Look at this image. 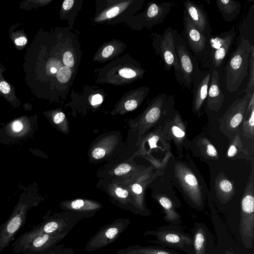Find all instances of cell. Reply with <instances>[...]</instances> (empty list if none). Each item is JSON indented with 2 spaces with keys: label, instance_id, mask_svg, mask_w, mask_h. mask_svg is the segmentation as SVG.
I'll return each mask as SVG.
<instances>
[{
  "label": "cell",
  "instance_id": "obj_14",
  "mask_svg": "<svg viewBox=\"0 0 254 254\" xmlns=\"http://www.w3.org/2000/svg\"><path fill=\"white\" fill-rule=\"evenodd\" d=\"M62 206L64 210L73 214L80 220L91 218L102 207L98 202L82 199L64 202Z\"/></svg>",
  "mask_w": 254,
  "mask_h": 254
},
{
  "label": "cell",
  "instance_id": "obj_1",
  "mask_svg": "<svg viewBox=\"0 0 254 254\" xmlns=\"http://www.w3.org/2000/svg\"><path fill=\"white\" fill-rule=\"evenodd\" d=\"M253 45L248 39L243 38L230 56L225 70L226 87L229 92H236L247 75Z\"/></svg>",
  "mask_w": 254,
  "mask_h": 254
},
{
  "label": "cell",
  "instance_id": "obj_30",
  "mask_svg": "<svg viewBox=\"0 0 254 254\" xmlns=\"http://www.w3.org/2000/svg\"><path fill=\"white\" fill-rule=\"evenodd\" d=\"M137 106V102L135 100H130L127 101L125 104V107L127 111H132Z\"/></svg>",
  "mask_w": 254,
  "mask_h": 254
},
{
  "label": "cell",
  "instance_id": "obj_26",
  "mask_svg": "<svg viewBox=\"0 0 254 254\" xmlns=\"http://www.w3.org/2000/svg\"><path fill=\"white\" fill-rule=\"evenodd\" d=\"M0 91L4 95H8L11 92L9 84L4 80H1L0 81Z\"/></svg>",
  "mask_w": 254,
  "mask_h": 254
},
{
  "label": "cell",
  "instance_id": "obj_27",
  "mask_svg": "<svg viewBox=\"0 0 254 254\" xmlns=\"http://www.w3.org/2000/svg\"><path fill=\"white\" fill-rule=\"evenodd\" d=\"M219 186L221 190L224 192H228L232 190V184L228 180L221 181Z\"/></svg>",
  "mask_w": 254,
  "mask_h": 254
},
{
  "label": "cell",
  "instance_id": "obj_40",
  "mask_svg": "<svg viewBox=\"0 0 254 254\" xmlns=\"http://www.w3.org/2000/svg\"><path fill=\"white\" fill-rule=\"evenodd\" d=\"M158 136H153L152 138H150L148 140L150 147L151 148H155L157 147L156 143L159 139Z\"/></svg>",
  "mask_w": 254,
  "mask_h": 254
},
{
  "label": "cell",
  "instance_id": "obj_6",
  "mask_svg": "<svg viewBox=\"0 0 254 254\" xmlns=\"http://www.w3.org/2000/svg\"><path fill=\"white\" fill-rule=\"evenodd\" d=\"M178 225L164 226L156 230H147L143 236H152L154 240L147 241L149 243L170 247L175 249H183L191 246L192 238L189 233L180 229Z\"/></svg>",
  "mask_w": 254,
  "mask_h": 254
},
{
  "label": "cell",
  "instance_id": "obj_17",
  "mask_svg": "<svg viewBox=\"0 0 254 254\" xmlns=\"http://www.w3.org/2000/svg\"><path fill=\"white\" fill-rule=\"evenodd\" d=\"M217 7L223 19L228 22L235 19L239 15L241 3L232 0H217Z\"/></svg>",
  "mask_w": 254,
  "mask_h": 254
},
{
  "label": "cell",
  "instance_id": "obj_8",
  "mask_svg": "<svg viewBox=\"0 0 254 254\" xmlns=\"http://www.w3.org/2000/svg\"><path fill=\"white\" fill-rule=\"evenodd\" d=\"M175 49L183 77V87L190 90L199 63L189 49L183 37L174 29Z\"/></svg>",
  "mask_w": 254,
  "mask_h": 254
},
{
  "label": "cell",
  "instance_id": "obj_11",
  "mask_svg": "<svg viewBox=\"0 0 254 254\" xmlns=\"http://www.w3.org/2000/svg\"><path fill=\"white\" fill-rule=\"evenodd\" d=\"M236 36L234 28L224 31L210 39L211 66L218 70L224 61Z\"/></svg>",
  "mask_w": 254,
  "mask_h": 254
},
{
  "label": "cell",
  "instance_id": "obj_34",
  "mask_svg": "<svg viewBox=\"0 0 254 254\" xmlns=\"http://www.w3.org/2000/svg\"><path fill=\"white\" fill-rule=\"evenodd\" d=\"M64 247V246L63 245H57L53 249L44 254H60Z\"/></svg>",
  "mask_w": 254,
  "mask_h": 254
},
{
  "label": "cell",
  "instance_id": "obj_12",
  "mask_svg": "<svg viewBox=\"0 0 254 254\" xmlns=\"http://www.w3.org/2000/svg\"><path fill=\"white\" fill-rule=\"evenodd\" d=\"M213 68L195 71L192 81L193 105L195 111H198L207 97Z\"/></svg>",
  "mask_w": 254,
  "mask_h": 254
},
{
  "label": "cell",
  "instance_id": "obj_9",
  "mask_svg": "<svg viewBox=\"0 0 254 254\" xmlns=\"http://www.w3.org/2000/svg\"><path fill=\"white\" fill-rule=\"evenodd\" d=\"M80 219L68 212L46 214L42 222L34 226L31 231L38 233L57 234L66 236Z\"/></svg>",
  "mask_w": 254,
  "mask_h": 254
},
{
  "label": "cell",
  "instance_id": "obj_37",
  "mask_svg": "<svg viewBox=\"0 0 254 254\" xmlns=\"http://www.w3.org/2000/svg\"><path fill=\"white\" fill-rule=\"evenodd\" d=\"M27 42V39L24 36H20L14 40L15 44L17 46H23Z\"/></svg>",
  "mask_w": 254,
  "mask_h": 254
},
{
  "label": "cell",
  "instance_id": "obj_25",
  "mask_svg": "<svg viewBox=\"0 0 254 254\" xmlns=\"http://www.w3.org/2000/svg\"><path fill=\"white\" fill-rule=\"evenodd\" d=\"M24 128L23 123L20 120L13 122L11 125V129L15 133L21 132Z\"/></svg>",
  "mask_w": 254,
  "mask_h": 254
},
{
  "label": "cell",
  "instance_id": "obj_46",
  "mask_svg": "<svg viewBox=\"0 0 254 254\" xmlns=\"http://www.w3.org/2000/svg\"><path fill=\"white\" fill-rule=\"evenodd\" d=\"M57 71V69L55 67H52L51 68V72L53 73H56Z\"/></svg>",
  "mask_w": 254,
  "mask_h": 254
},
{
  "label": "cell",
  "instance_id": "obj_42",
  "mask_svg": "<svg viewBox=\"0 0 254 254\" xmlns=\"http://www.w3.org/2000/svg\"><path fill=\"white\" fill-rule=\"evenodd\" d=\"M132 191L136 194H140L142 192V188L140 185L137 184H135L132 186Z\"/></svg>",
  "mask_w": 254,
  "mask_h": 254
},
{
  "label": "cell",
  "instance_id": "obj_28",
  "mask_svg": "<svg viewBox=\"0 0 254 254\" xmlns=\"http://www.w3.org/2000/svg\"><path fill=\"white\" fill-rule=\"evenodd\" d=\"M185 181L190 186L195 187L197 184L195 177L191 174H187L185 177Z\"/></svg>",
  "mask_w": 254,
  "mask_h": 254
},
{
  "label": "cell",
  "instance_id": "obj_7",
  "mask_svg": "<svg viewBox=\"0 0 254 254\" xmlns=\"http://www.w3.org/2000/svg\"><path fill=\"white\" fill-rule=\"evenodd\" d=\"M130 223L127 218H118L104 225L92 236L85 246V251L94 252L116 241Z\"/></svg>",
  "mask_w": 254,
  "mask_h": 254
},
{
  "label": "cell",
  "instance_id": "obj_18",
  "mask_svg": "<svg viewBox=\"0 0 254 254\" xmlns=\"http://www.w3.org/2000/svg\"><path fill=\"white\" fill-rule=\"evenodd\" d=\"M114 254H178L158 246L134 245L118 250Z\"/></svg>",
  "mask_w": 254,
  "mask_h": 254
},
{
  "label": "cell",
  "instance_id": "obj_47",
  "mask_svg": "<svg viewBox=\"0 0 254 254\" xmlns=\"http://www.w3.org/2000/svg\"><path fill=\"white\" fill-rule=\"evenodd\" d=\"M225 254H235L231 251L227 250Z\"/></svg>",
  "mask_w": 254,
  "mask_h": 254
},
{
  "label": "cell",
  "instance_id": "obj_35",
  "mask_svg": "<svg viewBox=\"0 0 254 254\" xmlns=\"http://www.w3.org/2000/svg\"><path fill=\"white\" fill-rule=\"evenodd\" d=\"M119 12V8L118 7H115L106 13V16L109 18H113L118 15Z\"/></svg>",
  "mask_w": 254,
  "mask_h": 254
},
{
  "label": "cell",
  "instance_id": "obj_5",
  "mask_svg": "<svg viewBox=\"0 0 254 254\" xmlns=\"http://www.w3.org/2000/svg\"><path fill=\"white\" fill-rule=\"evenodd\" d=\"M154 46L156 53L163 62L164 69L169 71L173 67L176 79L183 87V77L175 49L174 29L169 26L162 34L156 35Z\"/></svg>",
  "mask_w": 254,
  "mask_h": 254
},
{
  "label": "cell",
  "instance_id": "obj_29",
  "mask_svg": "<svg viewBox=\"0 0 254 254\" xmlns=\"http://www.w3.org/2000/svg\"><path fill=\"white\" fill-rule=\"evenodd\" d=\"M105 155V150L100 147H98L94 149L92 152L93 157L97 159H101Z\"/></svg>",
  "mask_w": 254,
  "mask_h": 254
},
{
  "label": "cell",
  "instance_id": "obj_36",
  "mask_svg": "<svg viewBox=\"0 0 254 254\" xmlns=\"http://www.w3.org/2000/svg\"><path fill=\"white\" fill-rule=\"evenodd\" d=\"M172 131L176 137H182L185 135V132L176 126H173L172 127Z\"/></svg>",
  "mask_w": 254,
  "mask_h": 254
},
{
  "label": "cell",
  "instance_id": "obj_45",
  "mask_svg": "<svg viewBox=\"0 0 254 254\" xmlns=\"http://www.w3.org/2000/svg\"><path fill=\"white\" fill-rule=\"evenodd\" d=\"M249 124L251 127L254 125V108L252 109V113L250 119L249 120Z\"/></svg>",
  "mask_w": 254,
  "mask_h": 254
},
{
  "label": "cell",
  "instance_id": "obj_2",
  "mask_svg": "<svg viewBox=\"0 0 254 254\" xmlns=\"http://www.w3.org/2000/svg\"><path fill=\"white\" fill-rule=\"evenodd\" d=\"M65 237L30 230L23 233L12 244L13 254H44L58 245Z\"/></svg>",
  "mask_w": 254,
  "mask_h": 254
},
{
  "label": "cell",
  "instance_id": "obj_13",
  "mask_svg": "<svg viewBox=\"0 0 254 254\" xmlns=\"http://www.w3.org/2000/svg\"><path fill=\"white\" fill-rule=\"evenodd\" d=\"M184 5L185 10L196 28L210 40L211 37V28L207 14L203 6L190 0H185Z\"/></svg>",
  "mask_w": 254,
  "mask_h": 254
},
{
  "label": "cell",
  "instance_id": "obj_32",
  "mask_svg": "<svg viewBox=\"0 0 254 254\" xmlns=\"http://www.w3.org/2000/svg\"><path fill=\"white\" fill-rule=\"evenodd\" d=\"M114 50V47L111 45L106 47L102 52V56L104 58L109 57L113 54Z\"/></svg>",
  "mask_w": 254,
  "mask_h": 254
},
{
  "label": "cell",
  "instance_id": "obj_16",
  "mask_svg": "<svg viewBox=\"0 0 254 254\" xmlns=\"http://www.w3.org/2000/svg\"><path fill=\"white\" fill-rule=\"evenodd\" d=\"M175 4L174 2H170L160 3L153 2L150 4L146 12V16L151 22V24L153 25L162 23Z\"/></svg>",
  "mask_w": 254,
  "mask_h": 254
},
{
  "label": "cell",
  "instance_id": "obj_43",
  "mask_svg": "<svg viewBox=\"0 0 254 254\" xmlns=\"http://www.w3.org/2000/svg\"><path fill=\"white\" fill-rule=\"evenodd\" d=\"M60 254H75L74 251L70 247H64Z\"/></svg>",
  "mask_w": 254,
  "mask_h": 254
},
{
  "label": "cell",
  "instance_id": "obj_38",
  "mask_svg": "<svg viewBox=\"0 0 254 254\" xmlns=\"http://www.w3.org/2000/svg\"><path fill=\"white\" fill-rule=\"evenodd\" d=\"M207 153L210 156L214 157L217 155V151L215 147L211 144L207 145Z\"/></svg>",
  "mask_w": 254,
  "mask_h": 254
},
{
  "label": "cell",
  "instance_id": "obj_44",
  "mask_svg": "<svg viewBox=\"0 0 254 254\" xmlns=\"http://www.w3.org/2000/svg\"><path fill=\"white\" fill-rule=\"evenodd\" d=\"M237 150L234 145H231L228 150V155L229 157H233L237 153Z\"/></svg>",
  "mask_w": 254,
  "mask_h": 254
},
{
  "label": "cell",
  "instance_id": "obj_31",
  "mask_svg": "<svg viewBox=\"0 0 254 254\" xmlns=\"http://www.w3.org/2000/svg\"><path fill=\"white\" fill-rule=\"evenodd\" d=\"M115 193L118 197L123 199L127 198L128 195V191L121 188H118L116 189Z\"/></svg>",
  "mask_w": 254,
  "mask_h": 254
},
{
  "label": "cell",
  "instance_id": "obj_20",
  "mask_svg": "<svg viewBox=\"0 0 254 254\" xmlns=\"http://www.w3.org/2000/svg\"><path fill=\"white\" fill-rule=\"evenodd\" d=\"M249 66L250 69V76L247 87L245 89L246 94L250 98L254 93V46L253 45L249 59Z\"/></svg>",
  "mask_w": 254,
  "mask_h": 254
},
{
  "label": "cell",
  "instance_id": "obj_3",
  "mask_svg": "<svg viewBox=\"0 0 254 254\" xmlns=\"http://www.w3.org/2000/svg\"><path fill=\"white\" fill-rule=\"evenodd\" d=\"M183 38L198 63L206 65L210 62V40L196 28L184 9Z\"/></svg>",
  "mask_w": 254,
  "mask_h": 254
},
{
  "label": "cell",
  "instance_id": "obj_15",
  "mask_svg": "<svg viewBox=\"0 0 254 254\" xmlns=\"http://www.w3.org/2000/svg\"><path fill=\"white\" fill-rule=\"evenodd\" d=\"M224 97L220 88L218 70L213 69L207 95L209 106L214 108L220 106Z\"/></svg>",
  "mask_w": 254,
  "mask_h": 254
},
{
  "label": "cell",
  "instance_id": "obj_19",
  "mask_svg": "<svg viewBox=\"0 0 254 254\" xmlns=\"http://www.w3.org/2000/svg\"><path fill=\"white\" fill-rule=\"evenodd\" d=\"M206 234L201 227L197 228L193 237V247L195 254H205Z\"/></svg>",
  "mask_w": 254,
  "mask_h": 254
},
{
  "label": "cell",
  "instance_id": "obj_24",
  "mask_svg": "<svg viewBox=\"0 0 254 254\" xmlns=\"http://www.w3.org/2000/svg\"><path fill=\"white\" fill-rule=\"evenodd\" d=\"M63 62L66 66L71 67L74 65V59L72 53L70 52H66L63 56Z\"/></svg>",
  "mask_w": 254,
  "mask_h": 254
},
{
  "label": "cell",
  "instance_id": "obj_41",
  "mask_svg": "<svg viewBox=\"0 0 254 254\" xmlns=\"http://www.w3.org/2000/svg\"><path fill=\"white\" fill-rule=\"evenodd\" d=\"M74 0H65L64 1L63 4V7L65 10H68L72 6Z\"/></svg>",
  "mask_w": 254,
  "mask_h": 254
},
{
  "label": "cell",
  "instance_id": "obj_23",
  "mask_svg": "<svg viewBox=\"0 0 254 254\" xmlns=\"http://www.w3.org/2000/svg\"><path fill=\"white\" fill-rule=\"evenodd\" d=\"M119 74L123 77L126 78H131L136 76V72L129 68H124L119 70Z\"/></svg>",
  "mask_w": 254,
  "mask_h": 254
},
{
  "label": "cell",
  "instance_id": "obj_39",
  "mask_svg": "<svg viewBox=\"0 0 254 254\" xmlns=\"http://www.w3.org/2000/svg\"><path fill=\"white\" fill-rule=\"evenodd\" d=\"M102 97L100 94H96L93 96L91 104L92 105H95L100 104L102 102Z\"/></svg>",
  "mask_w": 254,
  "mask_h": 254
},
{
  "label": "cell",
  "instance_id": "obj_21",
  "mask_svg": "<svg viewBox=\"0 0 254 254\" xmlns=\"http://www.w3.org/2000/svg\"><path fill=\"white\" fill-rule=\"evenodd\" d=\"M71 75V69L69 67L65 66L59 69L57 74V77L60 82L66 83L70 79Z\"/></svg>",
  "mask_w": 254,
  "mask_h": 254
},
{
  "label": "cell",
  "instance_id": "obj_4",
  "mask_svg": "<svg viewBox=\"0 0 254 254\" xmlns=\"http://www.w3.org/2000/svg\"><path fill=\"white\" fill-rule=\"evenodd\" d=\"M37 202L33 199L20 200L7 219L0 225V254L14 239L25 223L28 210Z\"/></svg>",
  "mask_w": 254,
  "mask_h": 254
},
{
  "label": "cell",
  "instance_id": "obj_10",
  "mask_svg": "<svg viewBox=\"0 0 254 254\" xmlns=\"http://www.w3.org/2000/svg\"><path fill=\"white\" fill-rule=\"evenodd\" d=\"M241 208L239 232L245 247L252 249L254 239V198L252 195L243 197Z\"/></svg>",
  "mask_w": 254,
  "mask_h": 254
},
{
  "label": "cell",
  "instance_id": "obj_22",
  "mask_svg": "<svg viewBox=\"0 0 254 254\" xmlns=\"http://www.w3.org/2000/svg\"><path fill=\"white\" fill-rule=\"evenodd\" d=\"M131 166L128 164H122L114 170V173L118 176L124 175L131 170Z\"/></svg>",
  "mask_w": 254,
  "mask_h": 254
},
{
  "label": "cell",
  "instance_id": "obj_33",
  "mask_svg": "<svg viewBox=\"0 0 254 254\" xmlns=\"http://www.w3.org/2000/svg\"><path fill=\"white\" fill-rule=\"evenodd\" d=\"M65 118L64 114L62 112L57 113L53 118V121L56 124L61 123Z\"/></svg>",
  "mask_w": 254,
  "mask_h": 254
}]
</instances>
